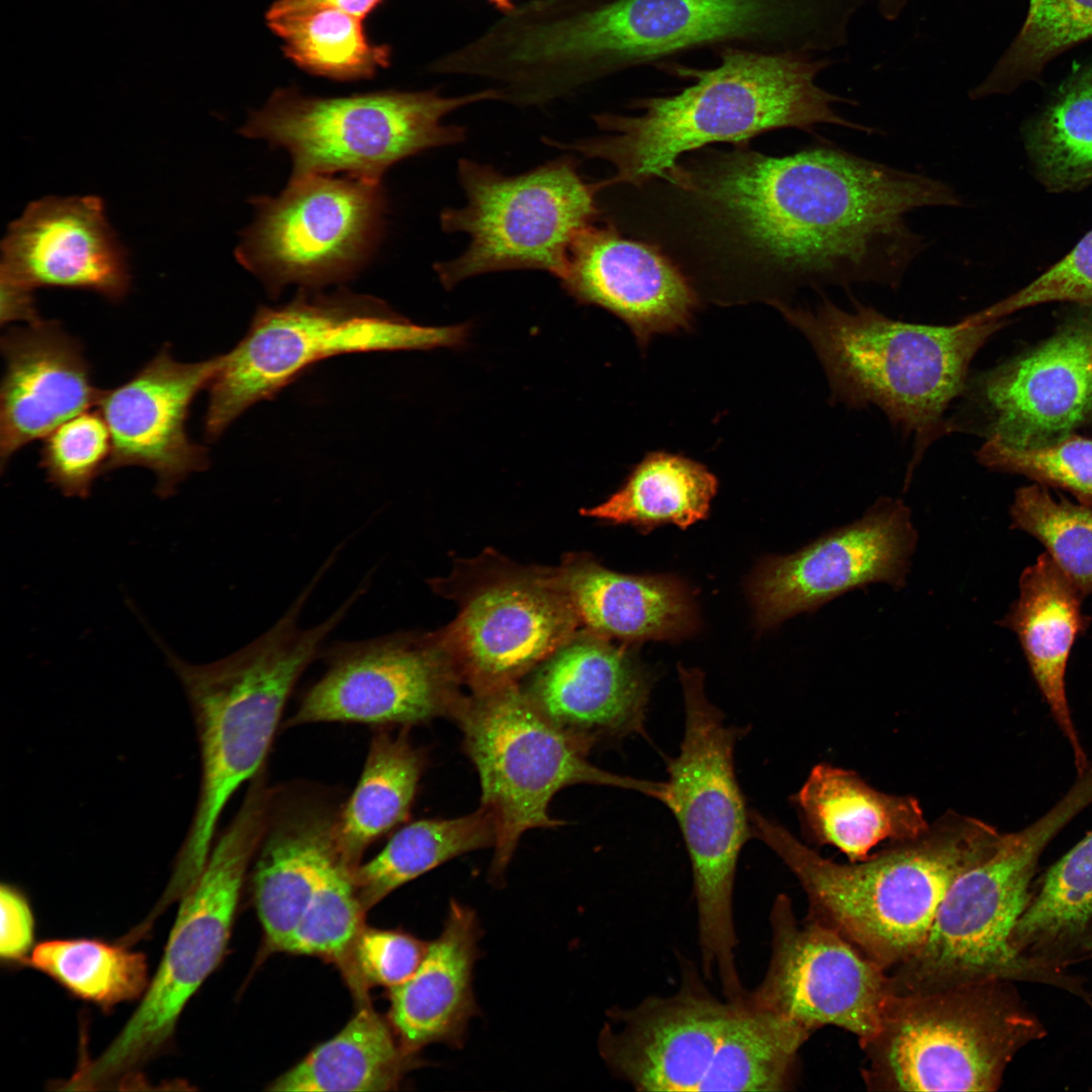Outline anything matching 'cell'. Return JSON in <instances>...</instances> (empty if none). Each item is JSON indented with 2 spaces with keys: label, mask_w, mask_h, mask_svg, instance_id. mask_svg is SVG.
Wrapping results in <instances>:
<instances>
[{
  "label": "cell",
  "mask_w": 1092,
  "mask_h": 1092,
  "mask_svg": "<svg viewBox=\"0 0 1092 1092\" xmlns=\"http://www.w3.org/2000/svg\"><path fill=\"white\" fill-rule=\"evenodd\" d=\"M827 0H526L508 21L513 63L545 102L697 50L812 52Z\"/></svg>",
  "instance_id": "cell-1"
},
{
  "label": "cell",
  "mask_w": 1092,
  "mask_h": 1092,
  "mask_svg": "<svg viewBox=\"0 0 1092 1092\" xmlns=\"http://www.w3.org/2000/svg\"><path fill=\"white\" fill-rule=\"evenodd\" d=\"M710 69L679 65L661 68L694 80L676 94L636 98L629 107L640 113L593 115L600 135L546 144L611 164L615 174L602 180L638 186L660 177L684 155L716 143H750L778 129L811 130L831 124L868 133L875 129L844 118L836 102L851 101L816 83L831 61L811 52H762L724 47L714 52Z\"/></svg>",
  "instance_id": "cell-2"
},
{
  "label": "cell",
  "mask_w": 1092,
  "mask_h": 1092,
  "mask_svg": "<svg viewBox=\"0 0 1092 1092\" xmlns=\"http://www.w3.org/2000/svg\"><path fill=\"white\" fill-rule=\"evenodd\" d=\"M315 585L311 580L270 629L226 657L191 664L167 651L191 708L201 762L197 804L166 887L172 897L203 871L225 806L265 769L294 687L353 606L346 600L321 624L301 627L297 620Z\"/></svg>",
  "instance_id": "cell-3"
},
{
  "label": "cell",
  "mask_w": 1092,
  "mask_h": 1092,
  "mask_svg": "<svg viewBox=\"0 0 1092 1092\" xmlns=\"http://www.w3.org/2000/svg\"><path fill=\"white\" fill-rule=\"evenodd\" d=\"M749 821L752 837L798 879L809 902L807 917L837 931L887 972L920 948L949 885L998 831L948 812L918 838L839 863L756 810H749Z\"/></svg>",
  "instance_id": "cell-4"
},
{
  "label": "cell",
  "mask_w": 1092,
  "mask_h": 1092,
  "mask_svg": "<svg viewBox=\"0 0 1092 1092\" xmlns=\"http://www.w3.org/2000/svg\"><path fill=\"white\" fill-rule=\"evenodd\" d=\"M774 307L810 343L832 403L875 405L913 438L912 466L949 434L946 412L963 393L976 354L1004 325L969 315L946 326L907 323L857 301L846 310L828 298L811 308Z\"/></svg>",
  "instance_id": "cell-5"
},
{
  "label": "cell",
  "mask_w": 1092,
  "mask_h": 1092,
  "mask_svg": "<svg viewBox=\"0 0 1092 1092\" xmlns=\"http://www.w3.org/2000/svg\"><path fill=\"white\" fill-rule=\"evenodd\" d=\"M1090 802L1087 791L1075 785L1033 823L998 831L949 885L920 948L888 972L890 994H924L989 979L1062 988L1017 956L1011 934L1030 899L1041 853Z\"/></svg>",
  "instance_id": "cell-6"
},
{
  "label": "cell",
  "mask_w": 1092,
  "mask_h": 1092,
  "mask_svg": "<svg viewBox=\"0 0 1092 1092\" xmlns=\"http://www.w3.org/2000/svg\"><path fill=\"white\" fill-rule=\"evenodd\" d=\"M1043 1024L1013 981L989 979L935 992L890 994L877 1032L859 1043L875 1091H995Z\"/></svg>",
  "instance_id": "cell-7"
},
{
  "label": "cell",
  "mask_w": 1092,
  "mask_h": 1092,
  "mask_svg": "<svg viewBox=\"0 0 1092 1092\" xmlns=\"http://www.w3.org/2000/svg\"><path fill=\"white\" fill-rule=\"evenodd\" d=\"M685 703V734L667 760L664 805L674 815L692 864L698 935L705 973L723 992L742 988L736 968L733 889L739 853L752 837L749 810L737 782L734 750L746 728L728 726L707 698L704 673L677 666Z\"/></svg>",
  "instance_id": "cell-8"
},
{
  "label": "cell",
  "mask_w": 1092,
  "mask_h": 1092,
  "mask_svg": "<svg viewBox=\"0 0 1092 1092\" xmlns=\"http://www.w3.org/2000/svg\"><path fill=\"white\" fill-rule=\"evenodd\" d=\"M269 804V788L251 783L203 871L180 899L162 961L136 1010L105 1051L78 1070L76 1079L83 1089L129 1083L170 1040L182 1010L224 953Z\"/></svg>",
  "instance_id": "cell-9"
},
{
  "label": "cell",
  "mask_w": 1092,
  "mask_h": 1092,
  "mask_svg": "<svg viewBox=\"0 0 1092 1092\" xmlns=\"http://www.w3.org/2000/svg\"><path fill=\"white\" fill-rule=\"evenodd\" d=\"M466 325L428 327L379 299L349 293H299L281 306H262L211 379L204 421L208 441L255 403L274 397L308 367L349 353L454 347Z\"/></svg>",
  "instance_id": "cell-10"
},
{
  "label": "cell",
  "mask_w": 1092,
  "mask_h": 1092,
  "mask_svg": "<svg viewBox=\"0 0 1092 1092\" xmlns=\"http://www.w3.org/2000/svg\"><path fill=\"white\" fill-rule=\"evenodd\" d=\"M451 718L478 772L480 807L494 825L493 876L507 868L524 832L560 825L548 810L553 796L567 786H610L665 801V782L613 774L587 761L519 684L463 695Z\"/></svg>",
  "instance_id": "cell-11"
},
{
  "label": "cell",
  "mask_w": 1092,
  "mask_h": 1092,
  "mask_svg": "<svg viewBox=\"0 0 1092 1092\" xmlns=\"http://www.w3.org/2000/svg\"><path fill=\"white\" fill-rule=\"evenodd\" d=\"M457 173L466 203L445 208L440 223L469 242L461 255L434 266L446 289L506 270H541L560 279L576 236L604 218L601 181L584 179L570 154L511 176L461 159Z\"/></svg>",
  "instance_id": "cell-12"
},
{
  "label": "cell",
  "mask_w": 1092,
  "mask_h": 1092,
  "mask_svg": "<svg viewBox=\"0 0 1092 1092\" xmlns=\"http://www.w3.org/2000/svg\"><path fill=\"white\" fill-rule=\"evenodd\" d=\"M492 100L497 93L490 87L460 96L424 90L337 98L282 90L252 114L242 132L285 149L293 163L292 176L345 172L380 182L383 172L402 159L463 142L465 128L444 124L445 116Z\"/></svg>",
  "instance_id": "cell-13"
},
{
  "label": "cell",
  "mask_w": 1092,
  "mask_h": 1092,
  "mask_svg": "<svg viewBox=\"0 0 1092 1092\" xmlns=\"http://www.w3.org/2000/svg\"><path fill=\"white\" fill-rule=\"evenodd\" d=\"M256 204L236 256L274 294L288 284L315 287L347 279L382 229L384 196L377 181L292 176L280 195Z\"/></svg>",
  "instance_id": "cell-14"
},
{
  "label": "cell",
  "mask_w": 1092,
  "mask_h": 1092,
  "mask_svg": "<svg viewBox=\"0 0 1092 1092\" xmlns=\"http://www.w3.org/2000/svg\"><path fill=\"white\" fill-rule=\"evenodd\" d=\"M282 728L318 723L411 727L452 716L463 685L434 633L339 643Z\"/></svg>",
  "instance_id": "cell-15"
},
{
  "label": "cell",
  "mask_w": 1092,
  "mask_h": 1092,
  "mask_svg": "<svg viewBox=\"0 0 1092 1092\" xmlns=\"http://www.w3.org/2000/svg\"><path fill=\"white\" fill-rule=\"evenodd\" d=\"M578 624L558 569L511 566L468 592L455 620L434 635L461 682L481 692L518 684Z\"/></svg>",
  "instance_id": "cell-16"
},
{
  "label": "cell",
  "mask_w": 1092,
  "mask_h": 1092,
  "mask_svg": "<svg viewBox=\"0 0 1092 1092\" xmlns=\"http://www.w3.org/2000/svg\"><path fill=\"white\" fill-rule=\"evenodd\" d=\"M771 953L766 973L749 995L810 1034L833 1025L859 1043L878 1030L890 995L888 972L834 929L806 918L779 895L769 915Z\"/></svg>",
  "instance_id": "cell-17"
},
{
  "label": "cell",
  "mask_w": 1092,
  "mask_h": 1092,
  "mask_svg": "<svg viewBox=\"0 0 1092 1092\" xmlns=\"http://www.w3.org/2000/svg\"><path fill=\"white\" fill-rule=\"evenodd\" d=\"M916 544L909 508L880 497L853 523L792 554L760 561L746 585L755 623L772 628L872 583L903 587Z\"/></svg>",
  "instance_id": "cell-18"
},
{
  "label": "cell",
  "mask_w": 1092,
  "mask_h": 1092,
  "mask_svg": "<svg viewBox=\"0 0 1092 1092\" xmlns=\"http://www.w3.org/2000/svg\"><path fill=\"white\" fill-rule=\"evenodd\" d=\"M1092 327L1074 325L1030 353L969 376L949 434L981 419L987 439L1026 448L1053 443L1092 416Z\"/></svg>",
  "instance_id": "cell-19"
},
{
  "label": "cell",
  "mask_w": 1092,
  "mask_h": 1092,
  "mask_svg": "<svg viewBox=\"0 0 1092 1092\" xmlns=\"http://www.w3.org/2000/svg\"><path fill=\"white\" fill-rule=\"evenodd\" d=\"M520 686L537 711L583 752L645 736L652 673L632 644L576 632Z\"/></svg>",
  "instance_id": "cell-20"
},
{
  "label": "cell",
  "mask_w": 1092,
  "mask_h": 1092,
  "mask_svg": "<svg viewBox=\"0 0 1092 1092\" xmlns=\"http://www.w3.org/2000/svg\"><path fill=\"white\" fill-rule=\"evenodd\" d=\"M223 358L183 363L164 346L127 381L103 389L98 406L111 436L105 472L145 467L157 477V493L168 496L189 474L204 470L207 452L189 438L186 424L193 399Z\"/></svg>",
  "instance_id": "cell-21"
},
{
  "label": "cell",
  "mask_w": 1092,
  "mask_h": 1092,
  "mask_svg": "<svg viewBox=\"0 0 1092 1092\" xmlns=\"http://www.w3.org/2000/svg\"><path fill=\"white\" fill-rule=\"evenodd\" d=\"M603 221L574 239L559 279L564 290L620 317L641 349L655 335L688 330L700 297L685 274L655 246Z\"/></svg>",
  "instance_id": "cell-22"
},
{
  "label": "cell",
  "mask_w": 1092,
  "mask_h": 1092,
  "mask_svg": "<svg viewBox=\"0 0 1092 1092\" xmlns=\"http://www.w3.org/2000/svg\"><path fill=\"white\" fill-rule=\"evenodd\" d=\"M734 1001H721L687 982L667 997H649L617 1011L600 1053L616 1076L639 1091H700Z\"/></svg>",
  "instance_id": "cell-23"
},
{
  "label": "cell",
  "mask_w": 1092,
  "mask_h": 1092,
  "mask_svg": "<svg viewBox=\"0 0 1092 1092\" xmlns=\"http://www.w3.org/2000/svg\"><path fill=\"white\" fill-rule=\"evenodd\" d=\"M0 275L35 287L94 291L118 301L129 290L126 252L96 196L31 202L1 244Z\"/></svg>",
  "instance_id": "cell-24"
},
{
  "label": "cell",
  "mask_w": 1092,
  "mask_h": 1092,
  "mask_svg": "<svg viewBox=\"0 0 1092 1092\" xmlns=\"http://www.w3.org/2000/svg\"><path fill=\"white\" fill-rule=\"evenodd\" d=\"M343 804L315 786L273 787L254 854L258 916L272 946L282 949L338 855L336 827Z\"/></svg>",
  "instance_id": "cell-25"
},
{
  "label": "cell",
  "mask_w": 1092,
  "mask_h": 1092,
  "mask_svg": "<svg viewBox=\"0 0 1092 1092\" xmlns=\"http://www.w3.org/2000/svg\"><path fill=\"white\" fill-rule=\"evenodd\" d=\"M0 463L43 439L69 419L98 405L96 387L78 341L57 322L12 328L1 338Z\"/></svg>",
  "instance_id": "cell-26"
},
{
  "label": "cell",
  "mask_w": 1092,
  "mask_h": 1092,
  "mask_svg": "<svg viewBox=\"0 0 1092 1092\" xmlns=\"http://www.w3.org/2000/svg\"><path fill=\"white\" fill-rule=\"evenodd\" d=\"M479 936L474 911L452 900L441 933L416 972L390 989V1020L411 1053L435 1042L462 1043L477 1012L472 972Z\"/></svg>",
  "instance_id": "cell-27"
},
{
  "label": "cell",
  "mask_w": 1092,
  "mask_h": 1092,
  "mask_svg": "<svg viewBox=\"0 0 1092 1092\" xmlns=\"http://www.w3.org/2000/svg\"><path fill=\"white\" fill-rule=\"evenodd\" d=\"M579 623L626 644L679 640L699 625L693 592L670 574L629 575L572 555L558 568Z\"/></svg>",
  "instance_id": "cell-28"
},
{
  "label": "cell",
  "mask_w": 1092,
  "mask_h": 1092,
  "mask_svg": "<svg viewBox=\"0 0 1092 1092\" xmlns=\"http://www.w3.org/2000/svg\"><path fill=\"white\" fill-rule=\"evenodd\" d=\"M1084 596L1045 552L1019 577V597L1000 624L1019 640L1033 679L1073 751L1077 775L1089 764L1073 723L1065 674L1071 649L1089 624Z\"/></svg>",
  "instance_id": "cell-29"
},
{
  "label": "cell",
  "mask_w": 1092,
  "mask_h": 1092,
  "mask_svg": "<svg viewBox=\"0 0 1092 1092\" xmlns=\"http://www.w3.org/2000/svg\"><path fill=\"white\" fill-rule=\"evenodd\" d=\"M793 801L809 837L836 847L849 861L868 858L882 841L918 838L930 826L915 798L885 794L828 763L811 769Z\"/></svg>",
  "instance_id": "cell-30"
},
{
  "label": "cell",
  "mask_w": 1092,
  "mask_h": 1092,
  "mask_svg": "<svg viewBox=\"0 0 1092 1092\" xmlns=\"http://www.w3.org/2000/svg\"><path fill=\"white\" fill-rule=\"evenodd\" d=\"M1092 830L1045 873L1011 934L1017 956L1057 977L1090 954Z\"/></svg>",
  "instance_id": "cell-31"
},
{
  "label": "cell",
  "mask_w": 1092,
  "mask_h": 1092,
  "mask_svg": "<svg viewBox=\"0 0 1092 1092\" xmlns=\"http://www.w3.org/2000/svg\"><path fill=\"white\" fill-rule=\"evenodd\" d=\"M406 728L375 730L360 778L342 805L335 844L352 871L370 845L406 820L415 801L426 760Z\"/></svg>",
  "instance_id": "cell-32"
},
{
  "label": "cell",
  "mask_w": 1092,
  "mask_h": 1092,
  "mask_svg": "<svg viewBox=\"0 0 1092 1092\" xmlns=\"http://www.w3.org/2000/svg\"><path fill=\"white\" fill-rule=\"evenodd\" d=\"M412 1054L387 1024L363 1008L329 1040L271 1083L284 1092L387 1091L395 1088Z\"/></svg>",
  "instance_id": "cell-33"
},
{
  "label": "cell",
  "mask_w": 1092,
  "mask_h": 1092,
  "mask_svg": "<svg viewBox=\"0 0 1092 1092\" xmlns=\"http://www.w3.org/2000/svg\"><path fill=\"white\" fill-rule=\"evenodd\" d=\"M734 1006L700 1091H784L794 1083L797 1059L809 1032L755 1003Z\"/></svg>",
  "instance_id": "cell-34"
},
{
  "label": "cell",
  "mask_w": 1092,
  "mask_h": 1092,
  "mask_svg": "<svg viewBox=\"0 0 1092 1092\" xmlns=\"http://www.w3.org/2000/svg\"><path fill=\"white\" fill-rule=\"evenodd\" d=\"M718 480L703 464L665 451L648 453L624 484L581 515L628 524L642 533L673 524L686 529L707 518Z\"/></svg>",
  "instance_id": "cell-35"
},
{
  "label": "cell",
  "mask_w": 1092,
  "mask_h": 1092,
  "mask_svg": "<svg viewBox=\"0 0 1092 1092\" xmlns=\"http://www.w3.org/2000/svg\"><path fill=\"white\" fill-rule=\"evenodd\" d=\"M494 839L493 822L481 807L457 818L405 824L373 858L353 871L363 909L456 856L494 845Z\"/></svg>",
  "instance_id": "cell-36"
},
{
  "label": "cell",
  "mask_w": 1092,
  "mask_h": 1092,
  "mask_svg": "<svg viewBox=\"0 0 1092 1092\" xmlns=\"http://www.w3.org/2000/svg\"><path fill=\"white\" fill-rule=\"evenodd\" d=\"M1026 147L1050 190L1092 181V63L1073 67L1030 123Z\"/></svg>",
  "instance_id": "cell-37"
},
{
  "label": "cell",
  "mask_w": 1092,
  "mask_h": 1092,
  "mask_svg": "<svg viewBox=\"0 0 1092 1092\" xmlns=\"http://www.w3.org/2000/svg\"><path fill=\"white\" fill-rule=\"evenodd\" d=\"M285 55L309 73L338 80L371 77L389 64L390 51L370 42L362 19L327 6L266 14Z\"/></svg>",
  "instance_id": "cell-38"
},
{
  "label": "cell",
  "mask_w": 1092,
  "mask_h": 1092,
  "mask_svg": "<svg viewBox=\"0 0 1092 1092\" xmlns=\"http://www.w3.org/2000/svg\"><path fill=\"white\" fill-rule=\"evenodd\" d=\"M27 964L73 996L105 1010L140 998L150 984L145 953L97 938L41 941Z\"/></svg>",
  "instance_id": "cell-39"
},
{
  "label": "cell",
  "mask_w": 1092,
  "mask_h": 1092,
  "mask_svg": "<svg viewBox=\"0 0 1092 1092\" xmlns=\"http://www.w3.org/2000/svg\"><path fill=\"white\" fill-rule=\"evenodd\" d=\"M1092 38V0H1028L1022 26L989 75L969 96L1008 94L1036 81L1059 55Z\"/></svg>",
  "instance_id": "cell-40"
},
{
  "label": "cell",
  "mask_w": 1092,
  "mask_h": 1092,
  "mask_svg": "<svg viewBox=\"0 0 1092 1092\" xmlns=\"http://www.w3.org/2000/svg\"><path fill=\"white\" fill-rule=\"evenodd\" d=\"M1012 526L1036 538L1083 596L1092 593V507L1056 499L1039 485L1019 488Z\"/></svg>",
  "instance_id": "cell-41"
},
{
  "label": "cell",
  "mask_w": 1092,
  "mask_h": 1092,
  "mask_svg": "<svg viewBox=\"0 0 1092 1092\" xmlns=\"http://www.w3.org/2000/svg\"><path fill=\"white\" fill-rule=\"evenodd\" d=\"M352 873L337 855L281 950L340 958L353 946L364 909Z\"/></svg>",
  "instance_id": "cell-42"
},
{
  "label": "cell",
  "mask_w": 1092,
  "mask_h": 1092,
  "mask_svg": "<svg viewBox=\"0 0 1092 1092\" xmlns=\"http://www.w3.org/2000/svg\"><path fill=\"white\" fill-rule=\"evenodd\" d=\"M976 455L990 469L1021 474L1042 485L1065 489L1079 504L1092 507V439L1068 435L1046 445L1026 448L987 439Z\"/></svg>",
  "instance_id": "cell-43"
},
{
  "label": "cell",
  "mask_w": 1092,
  "mask_h": 1092,
  "mask_svg": "<svg viewBox=\"0 0 1092 1092\" xmlns=\"http://www.w3.org/2000/svg\"><path fill=\"white\" fill-rule=\"evenodd\" d=\"M42 440L39 465L49 482L67 496H88L111 454L110 432L100 412L81 413Z\"/></svg>",
  "instance_id": "cell-44"
},
{
  "label": "cell",
  "mask_w": 1092,
  "mask_h": 1092,
  "mask_svg": "<svg viewBox=\"0 0 1092 1092\" xmlns=\"http://www.w3.org/2000/svg\"><path fill=\"white\" fill-rule=\"evenodd\" d=\"M1052 301L1092 303V230L1029 284L970 316L978 322L1000 321L1022 308Z\"/></svg>",
  "instance_id": "cell-45"
},
{
  "label": "cell",
  "mask_w": 1092,
  "mask_h": 1092,
  "mask_svg": "<svg viewBox=\"0 0 1092 1092\" xmlns=\"http://www.w3.org/2000/svg\"><path fill=\"white\" fill-rule=\"evenodd\" d=\"M353 946L363 977L391 989L416 972L428 945L403 932L366 929L360 931Z\"/></svg>",
  "instance_id": "cell-46"
},
{
  "label": "cell",
  "mask_w": 1092,
  "mask_h": 1092,
  "mask_svg": "<svg viewBox=\"0 0 1092 1092\" xmlns=\"http://www.w3.org/2000/svg\"><path fill=\"white\" fill-rule=\"evenodd\" d=\"M0 957L4 964L27 963L34 938V918L22 891L10 884L0 888Z\"/></svg>",
  "instance_id": "cell-47"
},
{
  "label": "cell",
  "mask_w": 1092,
  "mask_h": 1092,
  "mask_svg": "<svg viewBox=\"0 0 1092 1092\" xmlns=\"http://www.w3.org/2000/svg\"><path fill=\"white\" fill-rule=\"evenodd\" d=\"M1 326L13 322L33 324L41 318L34 305L33 289L6 276L0 275Z\"/></svg>",
  "instance_id": "cell-48"
},
{
  "label": "cell",
  "mask_w": 1092,
  "mask_h": 1092,
  "mask_svg": "<svg viewBox=\"0 0 1092 1092\" xmlns=\"http://www.w3.org/2000/svg\"><path fill=\"white\" fill-rule=\"evenodd\" d=\"M382 0H277L268 12L276 13L306 7L327 6L357 18H365Z\"/></svg>",
  "instance_id": "cell-49"
},
{
  "label": "cell",
  "mask_w": 1092,
  "mask_h": 1092,
  "mask_svg": "<svg viewBox=\"0 0 1092 1092\" xmlns=\"http://www.w3.org/2000/svg\"><path fill=\"white\" fill-rule=\"evenodd\" d=\"M881 14L887 19H895L904 8L906 0H876Z\"/></svg>",
  "instance_id": "cell-50"
},
{
  "label": "cell",
  "mask_w": 1092,
  "mask_h": 1092,
  "mask_svg": "<svg viewBox=\"0 0 1092 1092\" xmlns=\"http://www.w3.org/2000/svg\"><path fill=\"white\" fill-rule=\"evenodd\" d=\"M486 1L490 2L491 4H493V5H494V6L496 7V8H498V9H499V10H500L502 12H503V11H507V10H509V9H510V8H512V7H513V5H514V3L512 2V0H486Z\"/></svg>",
  "instance_id": "cell-51"
},
{
  "label": "cell",
  "mask_w": 1092,
  "mask_h": 1092,
  "mask_svg": "<svg viewBox=\"0 0 1092 1092\" xmlns=\"http://www.w3.org/2000/svg\"><path fill=\"white\" fill-rule=\"evenodd\" d=\"M1090 358H1091V364H1092V342H1091V347H1090Z\"/></svg>",
  "instance_id": "cell-52"
},
{
  "label": "cell",
  "mask_w": 1092,
  "mask_h": 1092,
  "mask_svg": "<svg viewBox=\"0 0 1092 1092\" xmlns=\"http://www.w3.org/2000/svg\"><path fill=\"white\" fill-rule=\"evenodd\" d=\"M1090 954L1092 956V941H1091V950H1090Z\"/></svg>",
  "instance_id": "cell-53"
}]
</instances>
